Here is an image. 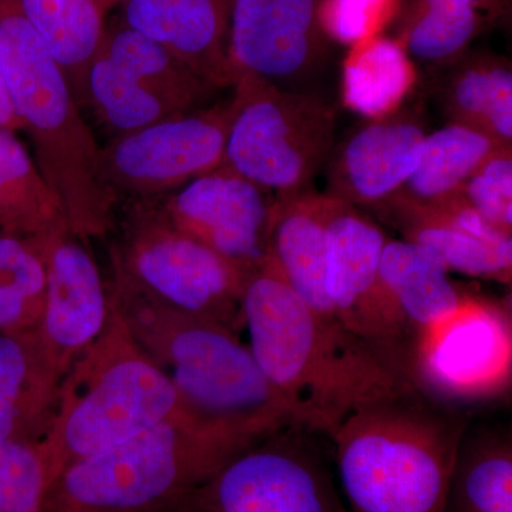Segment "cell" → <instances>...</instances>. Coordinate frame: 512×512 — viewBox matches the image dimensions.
Returning a JSON list of instances; mask_svg holds the SVG:
<instances>
[{
	"instance_id": "cell-1",
	"label": "cell",
	"mask_w": 512,
	"mask_h": 512,
	"mask_svg": "<svg viewBox=\"0 0 512 512\" xmlns=\"http://www.w3.org/2000/svg\"><path fill=\"white\" fill-rule=\"evenodd\" d=\"M242 319L291 423L326 439L360 407L414 386L345 326L313 312L268 258L249 275Z\"/></svg>"
},
{
	"instance_id": "cell-2",
	"label": "cell",
	"mask_w": 512,
	"mask_h": 512,
	"mask_svg": "<svg viewBox=\"0 0 512 512\" xmlns=\"http://www.w3.org/2000/svg\"><path fill=\"white\" fill-rule=\"evenodd\" d=\"M468 424L417 386L350 414L328 437L349 512H443Z\"/></svg>"
},
{
	"instance_id": "cell-3",
	"label": "cell",
	"mask_w": 512,
	"mask_h": 512,
	"mask_svg": "<svg viewBox=\"0 0 512 512\" xmlns=\"http://www.w3.org/2000/svg\"><path fill=\"white\" fill-rule=\"evenodd\" d=\"M0 73L33 148V160L89 244L117 221V201L101 173V147L62 67L13 0H0Z\"/></svg>"
},
{
	"instance_id": "cell-4",
	"label": "cell",
	"mask_w": 512,
	"mask_h": 512,
	"mask_svg": "<svg viewBox=\"0 0 512 512\" xmlns=\"http://www.w3.org/2000/svg\"><path fill=\"white\" fill-rule=\"evenodd\" d=\"M107 288L138 345L173 383L180 409L259 434L292 424L239 333L167 308L116 276Z\"/></svg>"
},
{
	"instance_id": "cell-5",
	"label": "cell",
	"mask_w": 512,
	"mask_h": 512,
	"mask_svg": "<svg viewBox=\"0 0 512 512\" xmlns=\"http://www.w3.org/2000/svg\"><path fill=\"white\" fill-rule=\"evenodd\" d=\"M264 436L178 407L150 429L64 468L40 512H165Z\"/></svg>"
},
{
	"instance_id": "cell-6",
	"label": "cell",
	"mask_w": 512,
	"mask_h": 512,
	"mask_svg": "<svg viewBox=\"0 0 512 512\" xmlns=\"http://www.w3.org/2000/svg\"><path fill=\"white\" fill-rule=\"evenodd\" d=\"M177 409L173 383L111 303L106 329L70 366L55 416L37 443L47 488L70 464L131 439Z\"/></svg>"
},
{
	"instance_id": "cell-7",
	"label": "cell",
	"mask_w": 512,
	"mask_h": 512,
	"mask_svg": "<svg viewBox=\"0 0 512 512\" xmlns=\"http://www.w3.org/2000/svg\"><path fill=\"white\" fill-rule=\"evenodd\" d=\"M232 87L225 167L276 197L311 191L335 147L332 104L251 76Z\"/></svg>"
},
{
	"instance_id": "cell-8",
	"label": "cell",
	"mask_w": 512,
	"mask_h": 512,
	"mask_svg": "<svg viewBox=\"0 0 512 512\" xmlns=\"http://www.w3.org/2000/svg\"><path fill=\"white\" fill-rule=\"evenodd\" d=\"M251 274L178 231L151 202L124 204L120 239L111 247V275L148 298L239 333Z\"/></svg>"
},
{
	"instance_id": "cell-9",
	"label": "cell",
	"mask_w": 512,
	"mask_h": 512,
	"mask_svg": "<svg viewBox=\"0 0 512 512\" xmlns=\"http://www.w3.org/2000/svg\"><path fill=\"white\" fill-rule=\"evenodd\" d=\"M322 437L295 424L279 427L165 512H349Z\"/></svg>"
},
{
	"instance_id": "cell-10",
	"label": "cell",
	"mask_w": 512,
	"mask_h": 512,
	"mask_svg": "<svg viewBox=\"0 0 512 512\" xmlns=\"http://www.w3.org/2000/svg\"><path fill=\"white\" fill-rule=\"evenodd\" d=\"M217 90L167 47L124 26L101 40L84 101L116 138L200 110Z\"/></svg>"
},
{
	"instance_id": "cell-11",
	"label": "cell",
	"mask_w": 512,
	"mask_h": 512,
	"mask_svg": "<svg viewBox=\"0 0 512 512\" xmlns=\"http://www.w3.org/2000/svg\"><path fill=\"white\" fill-rule=\"evenodd\" d=\"M511 309L468 292L460 306L413 342L412 379L441 402H483L510 389Z\"/></svg>"
},
{
	"instance_id": "cell-12",
	"label": "cell",
	"mask_w": 512,
	"mask_h": 512,
	"mask_svg": "<svg viewBox=\"0 0 512 512\" xmlns=\"http://www.w3.org/2000/svg\"><path fill=\"white\" fill-rule=\"evenodd\" d=\"M387 239L366 211L328 197L325 285L336 316L352 335L413 383L412 339L380 282Z\"/></svg>"
},
{
	"instance_id": "cell-13",
	"label": "cell",
	"mask_w": 512,
	"mask_h": 512,
	"mask_svg": "<svg viewBox=\"0 0 512 512\" xmlns=\"http://www.w3.org/2000/svg\"><path fill=\"white\" fill-rule=\"evenodd\" d=\"M231 107L158 121L101 148V173L117 204L151 201L224 165Z\"/></svg>"
},
{
	"instance_id": "cell-14",
	"label": "cell",
	"mask_w": 512,
	"mask_h": 512,
	"mask_svg": "<svg viewBox=\"0 0 512 512\" xmlns=\"http://www.w3.org/2000/svg\"><path fill=\"white\" fill-rule=\"evenodd\" d=\"M148 202L178 231L249 274L268 258L278 197L225 165Z\"/></svg>"
},
{
	"instance_id": "cell-15",
	"label": "cell",
	"mask_w": 512,
	"mask_h": 512,
	"mask_svg": "<svg viewBox=\"0 0 512 512\" xmlns=\"http://www.w3.org/2000/svg\"><path fill=\"white\" fill-rule=\"evenodd\" d=\"M320 0H231L227 57L234 84L251 76L296 90L318 72L329 40Z\"/></svg>"
},
{
	"instance_id": "cell-16",
	"label": "cell",
	"mask_w": 512,
	"mask_h": 512,
	"mask_svg": "<svg viewBox=\"0 0 512 512\" xmlns=\"http://www.w3.org/2000/svg\"><path fill=\"white\" fill-rule=\"evenodd\" d=\"M46 269L45 308L35 333L47 366L63 382L109 323V288L87 242L72 232L47 242Z\"/></svg>"
},
{
	"instance_id": "cell-17",
	"label": "cell",
	"mask_w": 512,
	"mask_h": 512,
	"mask_svg": "<svg viewBox=\"0 0 512 512\" xmlns=\"http://www.w3.org/2000/svg\"><path fill=\"white\" fill-rule=\"evenodd\" d=\"M426 136V124L416 110L402 107L367 120L333 147L325 194L380 214L412 175Z\"/></svg>"
},
{
	"instance_id": "cell-18",
	"label": "cell",
	"mask_w": 512,
	"mask_h": 512,
	"mask_svg": "<svg viewBox=\"0 0 512 512\" xmlns=\"http://www.w3.org/2000/svg\"><path fill=\"white\" fill-rule=\"evenodd\" d=\"M379 215L404 239L436 252L450 272L511 284L512 234L485 221L461 198L429 208L392 205Z\"/></svg>"
},
{
	"instance_id": "cell-19",
	"label": "cell",
	"mask_w": 512,
	"mask_h": 512,
	"mask_svg": "<svg viewBox=\"0 0 512 512\" xmlns=\"http://www.w3.org/2000/svg\"><path fill=\"white\" fill-rule=\"evenodd\" d=\"M128 28L167 47L218 90L234 86L227 57L231 0H121Z\"/></svg>"
},
{
	"instance_id": "cell-20",
	"label": "cell",
	"mask_w": 512,
	"mask_h": 512,
	"mask_svg": "<svg viewBox=\"0 0 512 512\" xmlns=\"http://www.w3.org/2000/svg\"><path fill=\"white\" fill-rule=\"evenodd\" d=\"M326 218L325 194L311 190L278 197L268 259L313 312L340 323L325 285Z\"/></svg>"
},
{
	"instance_id": "cell-21",
	"label": "cell",
	"mask_w": 512,
	"mask_h": 512,
	"mask_svg": "<svg viewBox=\"0 0 512 512\" xmlns=\"http://www.w3.org/2000/svg\"><path fill=\"white\" fill-rule=\"evenodd\" d=\"M380 282L412 343L423 330L456 311L468 295L451 279L450 269L436 252L404 238L387 239Z\"/></svg>"
},
{
	"instance_id": "cell-22",
	"label": "cell",
	"mask_w": 512,
	"mask_h": 512,
	"mask_svg": "<svg viewBox=\"0 0 512 512\" xmlns=\"http://www.w3.org/2000/svg\"><path fill=\"white\" fill-rule=\"evenodd\" d=\"M60 384L35 330L0 333V441L39 443L55 416Z\"/></svg>"
},
{
	"instance_id": "cell-23",
	"label": "cell",
	"mask_w": 512,
	"mask_h": 512,
	"mask_svg": "<svg viewBox=\"0 0 512 512\" xmlns=\"http://www.w3.org/2000/svg\"><path fill=\"white\" fill-rule=\"evenodd\" d=\"M437 99L450 123L461 124L512 147V67L497 55H464L441 67Z\"/></svg>"
},
{
	"instance_id": "cell-24",
	"label": "cell",
	"mask_w": 512,
	"mask_h": 512,
	"mask_svg": "<svg viewBox=\"0 0 512 512\" xmlns=\"http://www.w3.org/2000/svg\"><path fill=\"white\" fill-rule=\"evenodd\" d=\"M504 9L505 0H402L396 39L412 59L439 70L466 55Z\"/></svg>"
},
{
	"instance_id": "cell-25",
	"label": "cell",
	"mask_w": 512,
	"mask_h": 512,
	"mask_svg": "<svg viewBox=\"0 0 512 512\" xmlns=\"http://www.w3.org/2000/svg\"><path fill=\"white\" fill-rule=\"evenodd\" d=\"M0 232L40 241L72 232L32 153L5 130H0Z\"/></svg>"
},
{
	"instance_id": "cell-26",
	"label": "cell",
	"mask_w": 512,
	"mask_h": 512,
	"mask_svg": "<svg viewBox=\"0 0 512 512\" xmlns=\"http://www.w3.org/2000/svg\"><path fill=\"white\" fill-rule=\"evenodd\" d=\"M498 146L493 138L456 123L427 134L419 163L386 208H429L453 200L468 177Z\"/></svg>"
},
{
	"instance_id": "cell-27",
	"label": "cell",
	"mask_w": 512,
	"mask_h": 512,
	"mask_svg": "<svg viewBox=\"0 0 512 512\" xmlns=\"http://www.w3.org/2000/svg\"><path fill=\"white\" fill-rule=\"evenodd\" d=\"M443 512H512L510 429L468 424Z\"/></svg>"
},
{
	"instance_id": "cell-28",
	"label": "cell",
	"mask_w": 512,
	"mask_h": 512,
	"mask_svg": "<svg viewBox=\"0 0 512 512\" xmlns=\"http://www.w3.org/2000/svg\"><path fill=\"white\" fill-rule=\"evenodd\" d=\"M416 82V67L402 43L396 37H372L349 47L343 104L367 120L380 119L402 109Z\"/></svg>"
},
{
	"instance_id": "cell-29",
	"label": "cell",
	"mask_w": 512,
	"mask_h": 512,
	"mask_svg": "<svg viewBox=\"0 0 512 512\" xmlns=\"http://www.w3.org/2000/svg\"><path fill=\"white\" fill-rule=\"evenodd\" d=\"M62 67L82 106L90 63L101 45L103 0H13Z\"/></svg>"
},
{
	"instance_id": "cell-30",
	"label": "cell",
	"mask_w": 512,
	"mask_h": 512,
	"mask_svg": "<svg viewBox=\"0 0 512 512\" xmlns=\"http://www.w3.org/2000/svg\"><path fill=\"white\" fill-rule=\"evenodd\" d=\"M49 241L0 232V333L32 332L46 301Z\"/></svg>"
},
{
	"instance_id": "cell-31",
	"label": "cell",
	"mask_w": 512,
	"mask_h": 512,
	"mask_svg": "<svg viewBox=\"0 0 512 512\" xmlns=\"http://www.w3.org/2000/svg\"><path fill=\"white\" fill-rule=\"evenodd\" d=\"M46 490L37 443L0 441V512H40Z\"/></svg>"
},
{
	"instance_id": "cell-32",
	"label": "cell",
	"mask_w": 512,
	"mask_h": 512,
	"mask_svg": "<svg viewBox=\"0 0 512 512\" xmlns=\"http://www.w3.org/2000/svg\"><path fill=\"white\" fill-rule=\"evenodd\" d=\"M495 228L512 234V147L498 146L457 194Z\"/></svg>"
},
{
	"instance_id": "cell-33",
	"label": "cell",
	"mask_w": 512,
	"mask_h": 512,
	"mask_svg": "<svg viewBox=\"0 0 512 512\" xmlns=\"http://www.w3.org/2000/svg\"><path fill=\"white\" fill-rule=\"evenodd\" d=\"M402 0H320L318 18L326 39L353 46L383 35L393 25Z\"/></svg>"
},
{
	"instance_id": "cell-34",
	"label": "cell",
	"mask_w": 512,
	"mask_h": 512,
	"mask_svg": "<svg viewBox=\"0 0 512 512\" xmlns=\"http://www.w3.org/2000/svg\"><path fill=\"white\" fill-rule=\"evenodd\" d=\"M0 130L15 134L23 131L22 121L16 113L15 104L2 73H0Z\"/></svg>"
}]
</instances>
